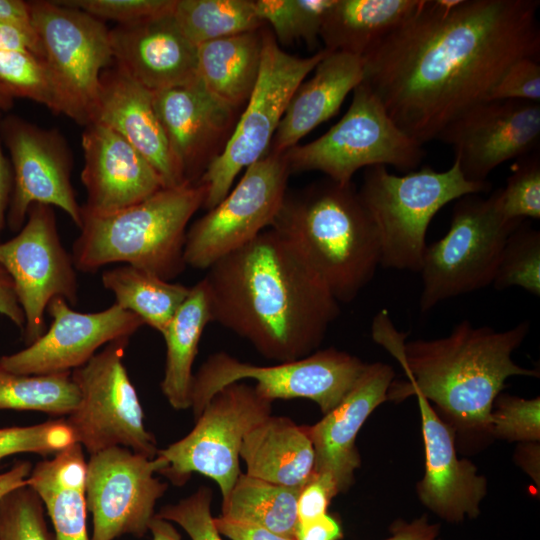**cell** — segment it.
I'll return each instance as SVG.
<instances>
[{
  "instance_id": "6da1fadb",
  "label": "cell",
  "mask_w": 540,
  "mask_h": 540,
  "mask_svg": "<svg viewBox=\"0 0 540 540\" xmlns=\"http://www.w3.org/2000/svg\"><path fill=\"white\" fill-rule=\"evenodd\" d=\"M539 0H423L363 57V82L424 145L487 100L515 61L540 56Z\"/></svg>"
},
{
  "instance_id": "7a4b0ae2",
  "label": "cell",
  "mask_w": 540,
  "mask_h": 540,
  "mask_svg": "<svg viewBox=\"0 0 540 540\" xmlns=\"http://www.w3.org/2000/svg\"><path fill=\"white\" fill-rule=\"evenodd\" d=\"M203 279L212 322L281 362L311 354L340 313L326 286L272 228L216 261Z\"/></svg>"
},
{
  "instance_id": "3957f363",
  "label": "cell",
  "mask_w": 540,
  "mask_h": 540,
  "mask_svg": "<svg viewBox=\"0 0 540 540\" xmlns=\"http://www.w3.org/2000/svg\"><path fill=\"white\" fill-rule=\"evenodd\" d=\"M529 329L528 320L502 331L463 320L445 337L404 343L406 335L394 328L382 310L373 320V339L397 359L407 377L405 382H392L387 399L420 394L456 426L489 432L493 404L506 380L539 376L538 371L512 359Z\"/></svg>"
},
{
  "instance_id": "277c9868",
  "label": "cell",
  "mask_w": 540,
  "mask_h": 540,
  "mask_svg": "<svg viewBox=\"0 0 540 540\" xmlns=\"http://www.w3.org/2000/svg\"><path fill=\"white\" fill-rule=\"evenodd\" d=\"M271 228L338 303L352 302L380 266L378 233L353 183L327 178L287 194Z\"/></svg>"
},
{
  "instance_id": "5b68a950",
  "label": "cell",
  "mask_w": 540,
  "mask_h": 540,
  "mask_svg": "<svg viewBox=\"0 0 540 540\" xmlns=\"http://www.w3.org/2000/svg\"><path fill=\"white\" fill-rule=\"evenodd\" d=\"M206 186L185 183L162 188L149 198L103 216L82 213L72 247L77 270L95 272L123 263L170 281L185 267L187 227L203 206Z\"/></svg>"
},
{
  "instance_id": "8992f818",
  "label": "cell",
  "mask_w": 540,
  "mask_h": 540,
  "mask_svg": "<svg viewBox=\"0 0 540 540\" xmlns=\"http://www.w3.org/2000/svg\"><path fill=\"white\" fill-rule=\"evenodd\" d=\"M490 183L472 182L454 159L445 171L423 167L404 175L392 174L384 165L368 167L358 190L380 242V266L419 272L426 234L437 212L469 194L490 190Z\"/></svg>"
},
{
  "instance_id": "52a82bcc",
  "label": "cell",
  "mask_w": 540,
  "mask_h": 540,
  "mask_svg": "<svg viewBox=\"0 0 540 540\" xmlns=\"http://www.w3.org/2000/svg\"><path fill=\"white\" fill-rule=\"evenodd\" d=\"M291 173L319 171L340 184L352 183L363 167L392 166L403 172L423 161V145L402 131L363 81L353 90L344 116L325 134L284 152Z\"/></svg>"
},
{
  "instance_id": "ba28073f",
  "label": "cell",
  "mask_w": 540,
  "mask_h": 540,
  "mask_svg": "<svg viewBox=\"0 0 540 540\" xmlns=\"http://www.w3.org/2000/svg\"><path fill=\"white\" fill-rule=\"evenodd\" d=\"M521 223L502 216L495 191L487 198L469 194L456 200L449 230L425 249L421 312L492 285L505 243Z\"/></svg>"
},
{
  "instance_id": "9c48e42d",
  "label": "cell",
  "mask_w": 540,
  "mask_h": 540,
  "mask_svg": "<svg viewBox=\"0 0 540 540\" xmlns=\"http://www.w3.org/2000/svg\"><path fill=\"white\" fill-rule=\"evenodd\" d=\"M327 53L322 49L304 58L290 55L272 33L263 30L256 85L221 154L198 181L206 186L203 208L210 210L220 203L237 175L269 151L292 95Z\"/></svg>"
},
{
  "instance_id": "30bf717a",
  "label": "cell",
  "mask_w": 540,
  "mask_h": 540,
  "mask_svg": "<svg viewBox=\"0 0 540 540\" xmlns=\"http://www.w3.org/2000/svg\"><path fill=\"white\" fill-rule=\"evenodd\" d=\"M365 366L359 358L335 348L272 366L241 362L219 352L210 356L194 375L191 407L197 418L224 387L252 379L256 381L257 394L270 402L306 398L316 402L326 414L348 394Z\"/></svg>"
},
{
  "instance_id": "8fae6325",
  "label": "cell",
  "mask_w": 540,
  "mask_h": 540,
  "mask_svg": "<svg viewBox=\"0 0 540 540\" xmlns=\"http://www.w3.org/2000/svg\"><path fill=\"white\" fill-rule=\"evenodd\" d=\"M129 339L111 341L71 371L80 402L66 422L76 443L90 455L119 446L148 458L157 456L156 440L144 426L143 410L123 363Z\"/></svg>"
},
{
  "instance_id": "7c38bea8",
  "label": "cell",
  "mask_w": 540,
  "mask_h": 540,
  "mask_svg": "<svg viewBox=\"0 0 540 540\" xmlns=\"http://www.w3.org/2000/svg\"><path fill=\"white\" fill-rule=\"evenodd\" d=\"M271 402L254 387L232 383L217 394L197 417L195 427L179 441L158 450L168 466L161 472L184 484L194 472L214 480L225 499L240 473V449L246 434L270 416Z\"/></svg>"
},
{
  "instance_id": "4fadbf2b",
  "label": "cell",
  "mask_w": 540,
  "mask_h": 540,
  "mask_svg": "<svg viewBox=\"0 0 540 540\" xmlns=\"http://www.w3.org/2000/svg\"><path fill=\"white\" fill-rule=\"evenodd\" d=\"M290 174L284 153L268 151L247 167L235 188L187 230L186 266L207 270L271 228L287 195Z\"/></svg>"
},
{
  "instance_id": "5bb4252c",
  "label": "cell",
  "mask_w": 540,
  "mask_h": 540,
  "mask_svg": "<svg viewBox=\"0 0 540 540\" xmlns=\"http://www.w3.org/2000/svg\"><path fill=\"white\" fill-rule=\"evenodd\" d=\"M0 265L11 277L23 310L27 345L46 331L44 315L53 298L62 297L71 305L78 302L77 269L61 242L51 206H30L17 235L0 242Z\"/></svg>"
},
{
  "instance_id": "9a60e30c",
  "label": "cell",
  "mask_w": 540,
  "mask_h": 540,
  "mask_svg": "<svg viewBox=\"0 0 540 540\" xmlns=\"http://www.w3.org/2000/svg\"><path fill=\"white\" fill-rule=\"evenodd\" d=\"M167 466L159 454L148 458L119 446L91 454L86 464L87 508L93 516L90 539L144 536L156 501L167 489L154 474Z\"/></svg>"
},
{
  "instance_id": "2e32d148",
  "label": "cell",
  "mask_w": 540,
  "mask_h": 540,
  "mask_svg": "<svg viewBox=\"0 0 540 540\" xmlns=\"http://www.w3.org/2000/svg\"><path fill=\"white\" fill-rule=\"evenodd\" d=\"M29 7L44 60L89 124L101 73L114 62L110 30L59 1H31Z\"/></svg>"
},
{
  "instance_id": "e0dca14e",
  "label": "cell",
  "mask_w": 540,
  "mask_h": 540,
  "mask_svg": "<svg viewBox=\"0 0 540 540\" xmlns=\"http://www.w3.org/2000/svg\"><path fill=\"white\" fill-rule=\"evenodd\" d=\"M11 156L13 188L6 223L18 232L33 204L62 209L80 229L82 207L71 184L72 156L62 135L42 129L17 116L0 123Z\"/></svg>"
},
{
  "instance_id": "ac0fdd59",
  "label": "cell",
  "mask_w": 540,
  "mask_h": 540,
  "mask_svg": "<svg viewBox=\"0 0 540 540\" xmlns=\"http://www.w3.org/2000/svg\"><path fill=\"white\" fill-rule=\"evenodd\" d=\"M436 140L452 148L467 180L486 182L502 163L539 150L540 103L479 102L446 125Z\"/></svg>"
},
{
  "instance_id": "d6986e66",
  "label": "cell",
  "mask_w": 540,
  "mask_h": 540,
  "mask_svg": "<svg viewBox=\"0 0 540 540\" xmlns=\"http://www.w3.org/2000/svg\"><path fill=\"white\" fill-rule=\"evenodd\" d=\"M52 322L35 342L0 357V365L16 374L43 375L68 372L87 363L111 341L130 338L144 324L141 318L117 304L98 312L73 310L62 297L48 306Z\"/></svg>"
},
{
  "instance_id": "ffe728a7",
  "label": "cell",
  "mask_w": 540,
  "mask_h": 540,
  "mask_svg": "<svg viewBox=\"0 0 540 540\" xmlns=\"http://www.w3.org/2000/svg\"><path fill=\"white\" fill-rule=\"evenodd\" d=\"M152 93L179 174L186 183H198L229 140L237 109L213 95L198 76Z\"/></svg>"
},
{
  "instance_id": "44dd1931",
  "label": "cell",
  "mask_w": 540,
  "mask_h": 540,
  "mask_svg": "<svg viewBox=\"0 0 540 540\" xmlns=\"http://www.w3.org/2000/svg\"><path fill=\"white\" fill-rule=\"evenodd\" d=\"M82 148L81 181L87 192L82 213L109 215L165 188L153 166L105 125L87 124L82 134Z\"/></svg>"
},
{
  "instance_id": "7402d4cb",
  "label": "cell",
  "mask_w": 540,
  "mask_h": 540,
  "mask_svg": "<svg viewBox=\"0 0 540 540\" xmlns=\"http://www.w3.org/2000/svg\"><path fill=\"white\" fill-rule=\"evenodd\" d=\"M89 123L105 125L122 136L153 166L165 188L186 183L154 109L153 93L115 62L101 73Z\"/></svg>"
},
{
  "instance_id": "603a6c76",
  "label": "cell",
  "mask_w": 540,
  "mask_h": 540,
  "mask_svg": "<svg viewBox=\"0 0 540 540\" xmlns=\"http://www.w3.org/2000/svg\"><path fill=\"white\" fill-rule=\"evenodd\" d=\"M417 397L425 447V473L417 485L421 502L448 522L475 518L487 492V481L468 460L459 459L454 432L430 402Z\"/></svg>"
},
{
  "instance_id": "cb8c5ba5",
  "label": "cell",
  "mask_w": 540,
  "mask_h": 540,
  "mask_svg": "<svg viewBox=\"0 0 540 540\" xmlns=\"http://www.w3.org/2000/svg\"><path fill=\"white\" fill-rule=\"evenodd\" d=\"M114 62L151 92L197 78V47L180 31L172 13L110 30Z\"/></svg>"
},
{
  "instance_id": "d4e9b609",
  "label": "cell",
  "mask_w": 540,
  "mask_h": 540,
  "mask_svg": "<svg viewBox=\"0 0 540 540\" xmlns=\"http://www.w3.org/2000/svg\"><path fill=\"white\" fill-rule=\"evenodd\" d=\"M394 376L388 364H366L343 400L308 427L315 452L314 472L329 474L339 492L350 487L360 466L356 436L373 410L387 399Z\"/></svg>"
},
{
  "instance_id": "484cf974",
  "label": "cell",
  "mask_w": 540,
  "mask_h": 540,
  "mask_svg": "<svg viewBox=\"0 0 540 540\" xmlns=\"http://www.w3.org/2000/svg\"><path fill=\"white\" fill-rule=\"evenodd\" d=\"M292 95L269 151L286 152L313 129L336 115L347 95L363 81L362 58L328 51Z\"/></svg>"
},
{
  "instance_id": "4316f807",
  "label": "cell",
  "mask_w": 540,
  "mask_h": 540,
  "mask_svg": "<svg viewBox=\"0 0 540 540\" xmlns=\"http://www.w3.org/2000/svg\"><path fill=\"white\" fill-rule=\"evenodd\" d=\"M246 474L273 484L301 488L312 476L315 452L308 427L269 416L243 439Z\"/></svg>"
},
{
  "instance_id": "83f0119b",
  "label": "cell",
  "mask_w": 540,
  "mask_h": 540,
  "mask_svg": "<svg viewBox=\"0 0 540 540\" xmlns=\"http://www.w3.org/2000/svg\"><path fill=\"white\" fill-rule=\"evenodd\" d=\"M86 464L83 447L74 443L38 462L28 477L27 485L51 519L55 540H91L86 525Z\"/></svg>"
},
{
  "instance_id": "f1b7e54d",
  "label": "cell",
  "mask_w": 540,
  "mask_h": 540,
  "mask_svg": "<svg viewBox=\"0 0 540 540\" xmlns=\"http://www.w3.org/2000/svg\"><path fill=\"white\" fill-rule=\"evenodd\" d=\"M423 0H335L320 38L324 49L363 57L407 20Z\"/></svg>"
},
{
  "instance_id": "f546056e",
  "label": "cell",
  "mask_w": 540,
  "mask_h": 540,
  "mask_svg": "<svg viewBox=\"0 0 540 540\" xmlns=\"http://www.w3.org/2000/svg\"><path fill=\"white\" fill-rule=\"evenodd\" d=\"M263 30L233 35L197 46V75L217 98L238 109L258 79Z\"/></svg>"
},
{
  "instance_id": "4dcf8cb0",
  "label": "cell",
  "mask_w": 540,
  "mask_h": 540,
  "mask_svg": "<svg viewBox=\"0 0 540 540\" xmlns=\"http://www.w3.org/2000/svg\"><path fill=\"white\" fill-rule=\"evenodd\" d=\"M212 322L210 297L202 278L179 307L162 336L166 361L161 390L177 410L191 407L192 366L204 329Z\"/></svg>"
},
{
  "instance_id": "1f68e13d",
  "label": "cell",
  "mask_w": 540,
  "mask_h": 540,
  "mask_svg": "<svg viewBox=\"0 0 540 540\" xmlns=\"http://www.w3.org/2000/svg\"><path fill=\"white\" fill-rule=\"evenodd\" d=\"M101 282L114 295L115 304L160 334L190 292V287L126 264L103 271Z\"/></svg>"
},
{
  "instance_id": "d6a6232c",
  "label": "cell",
  "mask_w": 540,
  "mask_h": 540,
  "mask_svg": "<svg viewBox=\"0 0 540 540\" xmlns=\"http://www.w3.org/2000/svg\"><path fill=\"white\" fill-rule=\"evenodd\" d=\"M300 489L240 474L222 501L221 517L294 539Z\"/></svg>"
},
{
  "instance_id": "836d02e7",
  "label": "cell",
  "mask_w": 540,
  "mask_h": 540,
  "mask_svg": "<svg viewBox=\"0 0 540 540\" xmlns=\"http://www.w3.org/2000/svg\"><path fill=\"white\" fill-rule=\"evenodd\" d=\"M172 15L183 35L202 43L262 29L254 0H175Z\"/></svg>"
},
{
  "instance_id": "e575fe53",
  "label": "cell",
  "mask_w": 540,
  "mask_h": 540,
  "mask_svg": "<svg viewBox=\"0 0 540 540\" xmlns=\"http://www.w3.org/2000/svg\"><path fill=\"white\" fill-rule=\"evenodd\" d=\"M0 84L13 98L30 99L78 124H88L44 58L26 51H0Z\"/></svg>"
},
{
  "instance_id": "d590c367",
  "label": "cell",
  "mask_w": 540,
  "mask_h": 540,
  "mask_svg": "<svg viewBox=\"0 0 540 540\" xmlns=\"http://www.w3.org/2000/svg\"><path fill=\"white\" fill-rule=\"evenodd\" d=\"M80 402L71 372L23 375L0 365V410L40 411L70 415Z\"/></svg>"
},
{
  "instance_id": "8d00e7d4",
  "label": "cell",
  "mask_w": 540,
  "mask_h": 540,
  "mask_svg": "<svg viewBox=\"0 0 540 540\" xmlns=\"http://www.w3.org/2000/svg\"><path fill=\"white\" fill-rule=\"evenodd\" d=\"M335 0H254L259 18L268 23L276 41L286 45L304 41L317 46L325 17Z\"/></svg>"
},
{
  "instance_id": "74e56055",
  "label": "cell",
  "mask_w": 540,
  "mask_h": 540,
  "mask_svg": "<svg viewBox=\"0 0 540 540\" xmlns=\"http://www.w3.org/2000/svg\"><path fill=\"white\" fill-rule=\"evenodd\" d=\"M497 290L520 287L540 295V232L518 226L508 237L492 282Z\"/></svg>"
},
{
  "instance_id": "f35d334b",
  "label": "cell",
  "mask_w": 540,
  "mask_h": 540,
  "mask_svg": "<svg viewBox=\"0 0 540 540\" xmlns=\"http://www.w3.org/2000/svg\"><path fill=\"white\" fill-rule=\"evenodd\" d=\"M498 208L509 221L540 219V153L518 159L504 188L495 191Z\"/></svg>"
},
{
  "instance_id": "ab89813d",
  "label": "cell",
  "mask_w": 540,
  "mask_h": 540,
  "mask_svg": "<svg viewBox=\"0 0 540 540\" xmlns=\"http://www.w3.org/2000/svg\"><path fill=\"white\" fill-rule=\"evenodd\" d=\"M0 540H55L45 521L43 503L28 485L0 499Z\"/></svg>"
},
{
  "instance_id": "60d3db41",
  "label": "cell",
  "mask_w": 540,
  "mask_h": 540,
  "mask_svg": "<svg viewBox=\"0 0 540 540\" xmlns=\"http://www.w3.org/2000/svg\"><path fill=\"white\" fill-rule=\"evenodd\" d=\"M76 443L66 420L0 428V461L20 453L56 454Z\"/></svg>"
},
{
  "instance_id": "b9f144b4",
  "label": "cell",
  "mask_w": 540,
  "mask_h": 540,
  "mask_svg": "<svg viewBox=\"0 0 540 540\" xmlns=\"http://www.w3.org/2000/svg\"><path fill=\"white\" fill-rule=\"evenodd\" d=\"M489 433L508 441H539V397L525 399L509 394L498 395L491 412Z\"/></svg>"
},
{
  "instance_id": "7bdbcfd3",
  "label": "cell",
  "mask_w": 540,
  "mask_h": 540,
  "mask_svg": "<svg viewBox=\"0 0 540 540\" xmlns=\"http://www.w3.org/2000/svg\"><path fill=\"white\" fill-rule=\"evenodd\" d=\"M59 3L100 20L129 25L172 13L175 0H64Z\"/></svg>"
},
{
  "instance_id": "ee69618b",
  "label": "cell",
  "mask_w": 540,
  "mask_h": 540,
  "mask_svg": "<svg viewBox=\"0 0 540 540\" xmlns=\"http://www.w3.org/2000/svg\"><path fill=\"white\" fill-rule=\"evenodd\" d=\"M211 491L205 487L177 504L163 507L158 517L182 527L192 540H222L211 515Z\"/></svg>"
},
{
  "instance_id": "f6af8a7d",
  "label": "cell",
  "mask_w": 540,
  "mask_h": 540,
  "mask_svg": "<svg viewBox=\"0 0 540 540\" xmlns=\"http://www.w3.org/2000/svg\"><path fill=\"white\" fill-rule=\"evenodd\" d=\"M508 99L540 103L539 58L525 57L512 63L487 98V100Z\"/></svg>"
},
{
  "instance_id": "bcb514c9",
  "label": "cell",
  "mask_w": 540,
  "mask_h": 540,
  "mask_svg": "<svg viewBox=\"0 0 540 540\" xmlns=\"http://www.w3.org/2000/svg\"><path fill=\"white\" fill-rule=\"evenodd\" d=\"M338 493L337 485L329 474L313 472L298 495V521H307L326 514L332 498Z\"/></svg>"
},
{
  "instance_id": "7dc6e473",
  "label": "cell",
  "mask_w": 540,
  "mask_h": 540,
  "mask_svg": "<svg viewBox=\"0 0 540 540\" xmlns=\"http://www.w3.org/2000/svg\"><path fill=\"white\" fill-rule=\"evenodd\" d=\"M0 51H26L43 58L34 28L13 23L0 22Z\"/></svg>"
},
{
  "instance_id": "c3c4849f",
  "label": "cell",
  "mask_w": 540,
  "mask_h": 540,
  "mask_svg": "<svg viewBox=\"0 0 540 540\" xmlns=\"http://www.w3.org/2000/svg\"><path fill=\"white\" fill-rule=\"evenodd\" d=\"M343 536L339 522L328 513L307 521H297L295 540H339Z\"/></svg>"
},
{
  "instance_id": "681fc988",
  "label": "cell",
  "mask_w": 540,
  "mask_h": 540,
  "mask_svg": "<svg viewBox=\"0 0 540 540\" xmlns=\"http://www.w3.org/2000/svg\"><path fill=\"white\" fill-rule=\"evenodd\" d=\"M214 523L219 533L231 540H295L260 527L231 521L221 516L214 518Z\"/></svg>"
},
{
  "instance_id": "f907efd6",
  "label": "cell",
  "mask_w": 540,
  "mask_h": 540,
  "mask_svg": "<svg viewBox=\"0 0 540 540\" xmlns=\"http://www.w3.org/2000/svg\"><path fill=\"white\" fill-rule=\"evenodd\" d=\"M0 314L9 319L21 332L25 326V316L18 302L14 284L0 265Z\"/></svg>"
},
{
  "instance_id": "816d5d0a",
  "label": "cell",
  "mask_w": 540,
  "mask_h": 540,
  "mask_svg": "<svg viewBox=\"0 0 540 540\" xmlns=\"http://www.w3.org/2000/svg\"><path fill=\"white\" fill-rule=\"evenodd\" d=\"M391 533V536L385 540H439V526L430 524L426 515L411 523L396 522Z\"/></svg>"
},
{
  "instance_id": "f5cc1de1",
  "label": "cell",
  "mask_w": 540,
  "mask_h": 540,
  "mask_svg": "<svg viewBox=\"0 0 540 540\" xmlns=\"http://www.w3.org/2000/svg\"><path fill=\"white\" fill-rule=\"evenodd\" d=\"M32 465L29 461H17L13 466L0 473V499L11 491L27 485Z\"/></svg>"
},
{
  "instance_id": "db71d44e",
  "label": "cell",
  "mask_w": 540,
  "mask_h": 540,
  "mask_svg": "<svg viewBox=\"0 0 540 540\" xmlns=\"http://www.w3.org/2000/svg\"><path fill=\"white\" fill-rule=\"evenodd\" d=\"M13 188V172L4 156L0 142V237L6 224L7 211ZM1 242V241H0Z\"/></svg>"
},
{
  "instance_id": "11a10c76",
  "label": "cell",
  "mask_w": 540,
  "mask_h": 540,
  "mask_svg": "<svg viewBox=\"0 0 540 540\" xmlns=\"http://www.w3.org/2000/svg\"><path fill=\"white\" fill-rule=\"evenodd\" d=\"M0 22L33 27L29 2L22 0H0Z\"/></svg>"
},
{
  "instance_id": "9f6ffc18",
  "label": "cell",
  "mask_w": 540,
  "mask_h": 540,
  "mask_svg": "<svg viewBox=\"0 0 540 540\" xmlns=\"http://www.w3.org/2000/svg\"><path fill=\"white\" fill-rule=\"evenodd\" d=\"M523 448L519 449L518 458L521 466L530 476L539 481V446L536 442L524 443Z\"/></svg>"
},
{
  "instance_id": "6f0895ef",
  "label": "cell",
  "mask_w": 540,
  "mask_h": 540,
  "mask_svg": "<svg viewBox=\"0 0 540 540\" xmlns=\"http://www.w3.org/2000/svg\"><path fill=\"white\" fill-rule=\"evenodd\" d=\"M153 540H181V536L174 526L167 520L154 515L149 524Z\"/></svg>"
},
{
  "instance_id": "680465c9",
  "label": "cell",
  "mask_w": 540,
  "mask_h": 540,
  "mask_svg": "<svg viewBox=\"0 0 540 540\" xmlns=\"http://www.w3.org/2000/svg\"><path fill=\"white\" fill-rule=\"evenodd\" d=\"M13 97L0 84V110L7 111L13 106Z\"/></svg>"
}]
</instances>
